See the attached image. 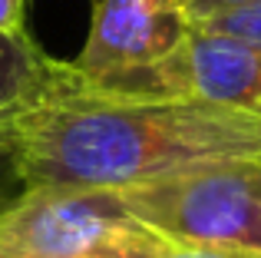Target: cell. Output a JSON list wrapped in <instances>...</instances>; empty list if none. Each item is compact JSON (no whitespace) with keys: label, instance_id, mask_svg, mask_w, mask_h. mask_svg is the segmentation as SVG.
I'll use <instances>...</instances> for the list:
<instances>
[{"label":"cell","instance_id":"cell-5","mask_svg":"<svg viewBox=\"0 0 261 258\" xmlns=\"http://www.w3.org/2000/svg\"><path fill=\"white\" fill-rule=\"evenodd\" d=\"M192 27L182 0H96L73 70L83 80H106L152 66L172 57Z\"/></svg>","mask_w":261,"mask_h":258},{"label":"cell","instance_id":"cell-4","mask_svg":"<svg viewBox=\"0 0 261 258\" xmlns=\"http://www.w3.org/2000/svg\"><path fill=\"white\" fill-rule=\"evenodd\" d=\"M80 83L109 96L198 99L261 119V43L192 27L172 57L106 80L80 76Z\"/></svg>","mask_w":261,"mask_h":258},{"label":"cell","instance_id":"cell-8","mask_svg":"<svg viewBox=\"0 0 261 258\" xmlns=\"http://www.w3.org/2000/svg\"><path fill=\"white\" fill-rule=\"evenodd\" d=\"M195 27H205V30L228 33V37H238V40L261 43V0H258V4H248V7L225 10V13H218V17L205 20V23H195Z\"/></svg>","mask_w":261,"mask_h":258},{"label":"cell","instance_id":"cell-10","mask_svg":"<svg viewBox=\"0 0 261 258\" xmlns=\"http://www.w3.org/2000/svg\"><path fill=\"white\" fill-rule=\"evenodd\" d=\"M162 258H261L258 252H235V248H175Z\"/></svg>","mask_w":261,"mask_h":258},{"label":"cell","instance_id":"cell-6","mask_svg":"<svg viewBox=\"0 0 261 258\" xmlns=\"http://www.w3.org/2000/svg\"><path fill=\"white\" fill-rule=\"evenodd\" d=\"M73 83V63L53 60L27 30L0 33V123H17Z\"/></svg>","mask_w":261,"mask_h":258},{"label":"cell","instance_id":"cell-2","mask_svg":"<svg viewBox=\"0 0 261 258\" xmlns=\"http://www.w3.org/2000/svg\"><path fill=\"white\" fill-rule=\"evenodd\" d=\"M175 248L113 189L43 186L0 209V258H162Z\"/></svg>","mask_w":261,"mask_h":258},{"label":"cell","instance_id":"cell-9","mask_svg":"<svg viewBox=\"0 0 261 258\" xmlns=\"http://www.w3.org/2000/svg\"><path fill=\"white\" fill-rule=\"evenodd\" d=\"M248 4H258V0H182V7H185L192 23H205V20L218 17V13H225V10L248 7Z\"/></svg>","mask_w":261,"mask_h":258},{"label":"cell","instance_id":"cell-3","mask_svg":"<svg viewBox=\"0 0 261 258\" xmlns=\"http://www.w3.org/2000/svg\"><path fill=\"white\" fill-rule=\"evenodd\" d=\"M142 225L178 248H235L261 255V159L192 166L119 189Z\"/></svg>","mask_w":261,"mask_h":258},{"label":"cell","instance_id":"cell-7","mask_svg":"<svg viewBox=\"0 0 261 258\" xmlns=\"http://www.w3.org/2000/svg\"><path fill=\"white\" fill-rule=\"evenodd\" d=\"M27 192L23 172H20V142L17 123H0V209Z\"/></svg>","mask_w":261,"mask_h":258},{"label":"cell","instance_id":"cell-1","mask_svg":"<svg viewBox=\"0 0 261 258\" xmlns=\"http://www.w3.org/2000/svg\"><path fill=\"white\" fill-rule=\"evenodd\" d=\"M27 189H129L192 166L261 159V119L198 99H133L73 83L17 119Z\"/></svg>","mask_w":261,"mask_h":258},{"label":"cell","instance_id":"cell-11","mask_svg":"<svg viewBox=\"0 0 261 258\" xmlns=\"http://www.w3.org/2000/svg\"><path fill=\"white\" fill-rule=\"evenodd\" d=\"M23 7L27 0H0V33L23 30Z\"/></svg>","mask_w":261,"mask_h":258}]
</instances>
